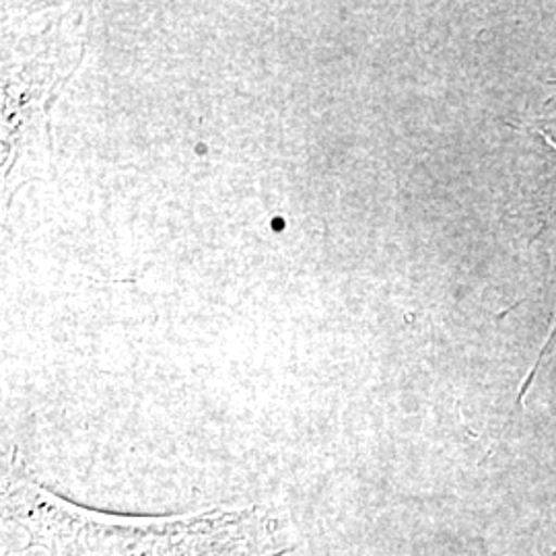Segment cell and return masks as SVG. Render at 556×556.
Returning <instances> with one entry per match:
<instances>
[{
  "mask_svg": "<svg viewBox=\"0 0 556 556\" xmlns=\"http://www.w3.org/2000/svg\"><path fill=\"white\" fill-rule=\"evenodd\" d=\"M7 509L31 546L56 556H282L275 521L256 509L179 519H122L79 509L29 482L13 484Z\"/></svg>",
  "mask_w": 556,
  "mask_h": 556,
  "instance_id": "cell-1",
  "label": "cell"
}]
</instances>
